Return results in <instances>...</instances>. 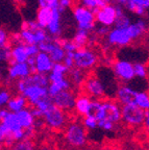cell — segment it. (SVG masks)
I'll return each mask as SVG.
<instances>
[{
	"mask_svg": "<svg viewBox=\"0 0 149 150\" xmlns=\"http://www.w3.org/2000/svg\"><path fill=\"white\" fill-rule=\"evenodd\" d=\"M107 38V43L111 46H116V47H125L128 46L133 41H131V37L127 33L126 28H113L110 29L109 33L106 35Z\"/></svg>",
	"mask_w": 149,
	"mask_h": 150,
	"instance_id": "12",
	"label": "cell"
},
{
	"mask_svg": "<svg viewBox=\"0 0 149 150\" xmlns=\"http://www.w3.org/2000/svg\"><path fill=\"white\" fill-rule=\"evenodd\" d=\"M145 112L136 104H125L121 106V120L128 126H141L144 122Z\"/></svg>",
	"mask_w": 149,
	"mask_h": 150,
	"instance_id": "5",
	"label": "cell"
},
{
	"mask_svg": "<svg viewBox=\"0 0 149 150\" xmlns=\"http://www.w3.org/2000/svg\"><path fill=\"white\" fill-rule=\"evenodd\" d=\"M94 29H95V33L98 35H102V37H104V35H106L107 33H109V31H110V27H107V26H103V25H99L98 27H94Z\"/></svg>",
	"mask_w": 149,
	"mask_h": 150,
	"instance_id": "40",
	"label": "cell"
},
{
	"mask_svg": "<svg viewBox=\"0 0 149 150\" xmlns=\"http://www.w3.org/2000/svg\"><path fill=\"white\" fill-rule=\"evenodd\" d=\"M11 57L12 62L14 63H26L27 59H29L26 50V44L20 42L16 43L15 45H11Z\"/></svg>",
	"mask_w": 149,
	"mask_h": 150,
	"instance_id": "16",
	"label": "cell"
},
{
	"mask_svg": "<svg viewBox=\"0 0 149 150\" xmlns=\"http://www.w3.org/2000/svg\"><path fill=\"white\" fill-rule=\"evenodd\" d=\"M113 70L117 77L124 82L135 78V72H133V63L125 59H117L113 64Z\"/></svg>",
	"mask_w": 149,
	"mask_h": 150,
	"instance_id": "11",
	"label": "cell"
},
{
	"mask_svg": "<svg viewBox=\"0 0 149 150\" xmlns=\"http://www.w3.org/2000/svg\"><path fill=\"white\" fill-rule=\"evenodd\" d=\"M43 121L48 127L54 130H62L68 124L67 112L52 103L43 114Z\"/></svg>",
	"mask_w": 149,
	"mask_h": 150,
	"instance_id": "3",
	"label": "cell"
},
{
	"mask_svg": "<svg viewBox=\"0 0 149 150\" xmlns=\"http://www.w3.org/2000/svg\"><path fill=\"white\" fill-rule=\"evenodd\" d=\"M100 108H101V99H95V100H91L90 105L87 110L86 116L89 117H93L96 120L99 119V115H100Z\"/></svg>",
	"mask_w": 149,
	"mask_h": 150,
	"instance_id": "29",
	"label": "cell"
},
{
	"mask_svg": "<svg viewBox=\"0 0 149 150\" xmlns=\"http://www.w3.org/2000/svg\"><path fill=\"white\" fill-rule=\"evenodd\" d=\"M6 44H9V35L4 28L0 26V47L5 46Z\"/></svg>",
	"mask_w": 149,
	"mask_h": 150,
	"instance_id": "39",
	"label": "cell"
},
{
	"mask_svg": "<svg viewBox=\"0 0 149 150\" xmlns=\"http://www.w3.org/2000/svg\"><path fill=\"white\" fill-rule=\"evenodd\" d=\"M105 150H126V149H124V148L120 147V146L113 145V146H110V147H107Z\"/></svg>",
	"mask_w": 149,
	"mask_h": 150,
	"instance_id": "44",
	"label": "cell"
},
{
	"mask_svg": "<svg viewBox=\"0 0 149 150\" xmlns=\"http://www.w3.org/2000/svg\"><path fill=\"white\" fill-rule=\"evenodd\" d=\"M74 67L82 71L91 70L99 62V56L94 50L90 48H79L73 53Z\"/></svg>",
	"mask_w": 149,
	"mask_h": 150,
	"instance_id": "4",
	"label": "cell"
},
{
	"mask_svg": "<svg viewBox=\"0 0 149 150\" xmlns=\"http://www.w3.org/2000/svg\"><path fill=\"white\" fill-rule=\"evenodd\" d=\"M75 98L76 96L71 90H63L55 94L54 96H52L51 100L54 105L67 112L74 110Z\"/></svg>",
	"mask_w": 149,
	"mask_h": 150,
	"instance_id": "10",
	"label": "cell"
},
{
	"mask_svg": "<svg viewBox=\"0 0 149 150\" xmlns=\"http://www.w3.org/2000/svg\"><path fill=\"white\" fill-rule=\"evenodd\" d=\"M91 102V98L89 96H87L86 94H80L78 96H76L75 98V103H74V110L75 112L80 116H86L88 108L90 105Z\"/></svg>",
	"mask_w": 149,
	"mask_h": 150,
	"instance_id": "22",
	"label": "cell"
},
{
	"mask_svg": "<svg viewBox=\"0 0 149 150\" xmlns=\"http://www.w3.org/2000/svg\"><path fill=\"white\" fill-rule=\"evenodd\" d=\"M0 78H1V71H0Z\"/></svg>",
	"mask_w": 149,
	"mask_h": 150,
	"instance_id": "47",
	"label": "cell"
},
{
	"mask_svg": "<svg viewBox=\"0 0 149 150\" xmlns=\"http://www.w3.org/2000/svg\"><path fill=\"white\" fill-rule=\"evenodd\" d=\"M94 14H95L96 22H98L100 25L111 27V26L114 25L117 18L116 5H113L112 3L105 4L104 6L96 9Z\"/></svg>",
	"mask_w": 149,
	"mask_h": 150,
	"instance_id": "9",
	"label": "cell"
},
{
	"mask_svg": "<svg viewBox=\"0 0 149 150\" xmlns=\"http://www.w3.org/2000/svg\"><path fill=\"white\" fill-rule=\"evenodd\" d=\"M73 53L74 52H66L65 57H64L63 64L68 69H71L74 67V61H73Z\"/></svg>",
	"mask_w": 149,
	"mask_h": 150,
	"instance_id": "38",
	"label": "cell"
},
{
	"mask_svg": "<svg viewBox=\"0 0 149 150\" xmlns=\"http://www.w3.org/2000/svg\"><path fill=\"white\" fill-rule=\"evenodd\" d=\"M0 122H2L12 134L22 128V127L20 126V123H19V120L16 115V112H9V110L6 114V116L4 117V119Z\"/></svg>",
	"mask_w": 149,
	"mask_h": 150,
	"instance_id": "26",
	"label": "cell"
},
{
	"mask_svg": "<svg viewBox=\"0 0 149 150\" xmlns=\"http://www.w3.org/2000/svg\"><path fill=\"white\" fill-rule=\"evenodd\" d=\"M137 90L133 88L126 86V84H121L119 86L118 90L116 92L117 102L125 105V104H135V97L137 94Z\"/></svg>",
	"mask_w": 149,
	"mask_h": 150,
	"instance_id": "13",
	"label": "cell"
},
{
	"mask_svg": "<svg viewBox=\"0 0 149 150\" xmlns=\"http://www.w3.org/2000/svg\"><path fill=\"white\" fill-rule=\"evenodd\" d=\"M135 104L138 108L147 110L149 108V96L147 92H137L135 97Z\"/></svg>",
	"mask_w": 149,
	"mask_h": 150,
	"instance_id": "28",
	"label": "cell"
},
{
	"mask_svg": "<svg viewBox=\"0 0 149 150\" xmlns=\"http://www.w3.org/2000/svg\"><path fill=\"white\" fill-rule=\"evenodd\" d=\"M101 119L112 122L113 124L119 123L121 121V106L120 104L116 100H111V99L101 101L100 115H99L98 120Z\"/></svg>",
	"mask_w": 149,
	"mask_h": 150,
	"instance_id": "8",
	"label": "cell"
},
{
	"mask_svg": "<svg viewBox=\"0 0 149 150\" xmlns=\"http://www.w3.org/2000/svg\"><path fill=\"white\" fill-rule=\"evenodd\" d=\"M97 126L105 131H112L115 129L116 124H113L112 122L106 121V120H104V119H101V120H98L97 121Z\"/></svg>",
	"mask_w": 149,
	"mask_h": 150,
	"instance_id": "36",
	"label": "cell"
},
{
	"mask_svg": "<svg viewBox=\"0 0 149 150\" xmlns=\"http://www.w3.org/2000/svg\"><path fill=\"white\" fill-rule=\"evenodd\" d=\"M123 6L138 16H144L145 12L147 11L143 0H125Z\"/></svg>",
	"mask_w": 149,
	"mask_h": 150,
	"instance_id": "24",
	"label": "cell"
},
{
	"mask_svg": "<svg viewBox=\"0 0 149 150\" xmlns=\"http://www.w3.org/2000/svg\"><path fill=\"white\" fill-rule=\"evenodd\" d=\"M73 15L79 29H84L89 33L94 30V27L96 26V20L93 11L82 5H76L73 8Z\"/></svg>",
	"mask_w": 149,
	"mask_h": 150,
	"instance_id": "6",
	"label": "cell"
},
{
	"mask_svg": "<svg viewBox=\"0 0 149 150\" xmlns=\"http://www.w3.org/2000/svg\"><path fill=\"white\" fill-rule=\"evenodd\" d=\"M69 75V81H70L71 84H74L76 87H82V82L84 81V78H86L87 75L84 74V72L80 69H77L75 67L69 69L67 73Z\"/></svg>",
	"mask_w": 149,
	"mask_h": 150,
	"instance_id": "25",
	"label": "cell"
},
{
	"mask_svg": "<svg viewBox=\"0 0 149 150\" xmlns=\"http://www.w3.org/2000/svg\"><path fill=\"white\" fill-rule=\"evenodd\" d=\"M27 104L28 102L25 97L23 95H21V94H19V95H16L15 97H11L6 106H7V110H9V112H18L19 110L26 108Z\"/></svg>",
	"mask_w": 149,
	"mask_h": 150,
	"instance_id": "21",
	"label": "cell"
},
{
	"mask_svg": "<svg viewBox=\"0 0 149 150\" xmlns=\"http://www.w3.org/2000/svg\"><path fill=\"white\" fill-rule=\"evenodd\" d=\"M47 30L49 35L54 38H57L61 35L62 31V24H61V13L58 12L57 8H52V17L51 20L47 26Z\"/></svg>",
	"mask_w": 149,
	"mask_h": 150,
	"instance_id": "18",
	"label": "cell"
},
{
	"mask_svg": "<svg viewBox=\"0 0 149 150\" xmlns=\"http://www.w3.org/2000/svg\"><path fill=\"white\" fill-rule=\"evenodd\" d=\"M143 1H144L145 7H146V8L148 9V7H149V0H143Z\"/></svg>",
	"mask_w": 149,
	"mask_h": 150,
	"instance_id": "46",
	"label": "cell"
},
{
	"mask_svg": "<svg viewBox=\"0 0 149 150\" xmlns=\"http://www.w3.org/2000/svg\"><path fill=\"white\" fill-rule=\"evenodd\" d=\"M52 104V100H51V97L49 96V95H47V96L43 97V98H41L39 101H37V102L33 104L31 108H38V110H40L41 112L44 114V112L47 110V108H49V106Z\"/></svg>",
	"mask_w": 149,
	"mask_h": 150,
	"instance_id": "33",
	"label": "cell"
},
{
	"mask_svg": "<svg viewBox=\"0 0 149 150\" xmlns=\"http://www.w3.org/2000/svg\"><path fill=\"white\" fill-rule=\"evenodd\" d=\"M17 117H18L19 123L20 126L23 129H31L35 128L33 127V123H35V117L31 114V110L28 108H23V110H19L18 112H16Z\"/></svg>",
	"mask_w": 149,
	"mask_h": 150,
	"instance_id": "19",
	"label": "cell"
},
{
	"mask_svg": "<svg viewBox=\"0 0 149 150\" xmlns=\"http://www.w3.org/2000/svg\"><path fill=\"white\" fill-rule=\"evenodd\" d=\"M53 62L50 59V56L45 52L40 51L35 56V71L37 73L47 74L51 71L53 67Z\"/></svg>",
	"mask_w": 149,
	"mask_h": 150,
	"instance_id": "15",
	"label": "cell"
},
{
	"mask_svg": "<svg viewBox=\"0 0 149 150\" xmlns=\"http://www.w3.org/2000/svg\"><path fill=\"white\" fill-rule=\"evenodd\" d=\"M82 88L84 90V94L90 98L101 99L105 95V89L102 81L96 76L95 74L87 75L84 81L82 82Z\"/></svg>",
	"mask_w": 149,
	"mask_h": 150,
	"instance_id": "7",
	"label": "cell"
},
{
	"mask_svg": "<svg viewBox=\"0 0 149 150\" xmlns=\"http://www.w3.org/2000/svg\"><path fill=\"white\" fill-rule=\"evenodd\" d=\"M11 97H12V95H11L9 91L5 89H0V108L6 105Z\"/></svg>",
	"mask_w": 149,
	"mask_h": 150,
	"instance_id": "37",
	"label": "cell"
},
{
	"mask_svg": "<svg viewBox=\"0 0 149 150\" xmlns=\"http://www.w3.org/2000/svg\"><path fill=\"white\" fill-rule=\"evenodd\" d=\"M31 74L33 73L27 63H11L9 68V77L11 79H21L27 77Z\"/></svg>",
	"mask_w": 149,
	"mask_h": 150,
	"instance_id": "14",
	"label": "cell"
},
{
	"mask_svg": "<svg viewBox=\"0 0 149 150\" xmlns=\"http://www.w3.org/2000/svg\"><path fill=\"white\" fill-rule=\"evenodd\" d=\"M71 41L76 46L77 49L84 48V47H86L88 45L89 41H90V33L78 28V30L76 31V33L74 35V37H73V39Z\"/></svg>",
	"mask_w": 149,
	"mask_h": 150,
	"instance_id": "27",
	"label": "cell"
},
{
	"mask_svg": "<svg viewBox=\"0 0 149 150\" xmlns=\"http://www.w3.org/2000/svg\"><path fill=\"white\" fill-rule=\"evenodd\" d=\"M52 17V8L50 7H40L37 12V24L42 28H46Z\"/></svg>",
	"mask_w": 149,
	"mask_h": 150,
	"instance_id": "23",
	"label": "cell"
},
{
	"mask_svg": "<svg viewBox=\"0 0 149 150\" xmlns=\"http://www.w3.org/2000/svg\"><path fill=\"white\" fill-rule=\"evenodd\" d=\"M87 129L82 122L74 121L68 123L65 127V139L66 142L74 148H79L86 145L87 143Z\"/></svg>",
	"mask_w": 149,
	"mask_h": 150,
	"instance_id": "2",
	"label": "cell"
},
{
	"mask_svg": "<svg viewBox=\"0 0 149 150\" xmlns=\"http://www.w3.org/2000/svg\"><path fill=\"white\" fill-rule=\"evenodd\" d=\"M39 6L40 7H49L47 0H39Z\"/></svg>",
	"mask_w": 149,
	"mask_h": 150,
	"instance_id": "45",
	"label": "cell"
},
{
	"mask_svg": "<svg viewBox=\"0 0 149 150\" xmlns=\"http://www.w3.org/2000/svg\"><path fill=\"white\" fill-rule=\"evenodd\" d=\"M69 69L64 65L63 63H54L51 71L49 72L48 79L49 82H55L64 79L66 77V74L68 73Z\"/></svg>",
	"mask_w": 149,
	"mask_h": 150,
	"instance_id": "20",
	"label": "cell"
},
{
	"mask_svg": "<svg viewBox=\"0 0 149 150\" xmlns=\"http://www.w3.org/2000/svg\"><path fill=\"white\" fill-rule=\"evenodd\" d=\"M143 124L145 125L146 128H148L149 126V112H148V110L145 112V118H144V122H143Z\"/></svg>",
	"mask_w": 149,
	"mask_h": 150,
	"instance_id": "42",
	"label": "cell"
},
{
	"mask_svg": "<svg viewBox=\"0 0 149 150\" xmlns=\"http://www.w3.org/2000/svg\"><path fill=\"white\" fill-rule=\"evenodd\" d=\"M82 125L84 126L86 129H90V130H94V129L98 128L97 126V120L93 117H89V116H84V119L82 121Z\"/></svg>",
	"mask_w": 149,
	"mask_h": 150,
	"instance_id": "35",
	"label": "cell"
},
{
	"mask_svg": "<svg viewBox=\"0 0 149 150\" xmlns=\"http://www.w3.org/2000/svg\"><path fill=\"white\" fill-rule=\"evenodd\" d=\"M80 2H82V6L91 9L93 12H95L96 9L100 8V7L104 6L106 4L104 0H80Z\"/></svg>",
	"mask_w": 149,
	"mask_h": 150,
	"instance_id": "32",
	"label": "cell"
},
{
	"mask_svg": "<svg viewBox=\"0 0 149 150\" xmlns=\"http://www.w3.org/2000/svg\"><path fill=\"white\" fill-rule=\"evenodd\" d=\"M127 33L131 41H137L143 37L147 31V24L144 20H138L135 23H131L126 27Z\"/></svg>",
	"mask_w": 149,
	"mask_h": 150,
	"instance_id": "17",
	"label": "cell"
},
{
	"mask_svg": "<svg viewBox=\"0 0 149 150\" xmlns=\"http://www.w3.org/2000/svg\"><path fill=\"white\" fill-rule=\"evenodd\" d=\"M9 112L7 110H4V108H0V121H2L4 119V117L6 116V114Z\"/></svg>",
	"mask_w": 149,
	"mask_h": 150,
	"instance_id": "43",
	"label": "cell"
},
{
	"mask_svg": "<svg viewBox=\"0 0 149 150\" xmlns=\"http://www.w3.org/2000/svg\"><path fill=\"white\" fill-rule=\"evenodd\" d=\"M19 38L24 44L39 45L40 43L45 42L49 35L44 28L40 27L35 21H24Z\"/></svg>",
	"mask_w": 149,
	"mask_h": 150,
	"instance_id": "1",
	"label": "cell"
},
{
	"mask_svg": "<svg viewBox=\"0 0 149 150\" xmlns=\"http://www.w3.org/2000/svg\"><path fill=\"white\" fill-rule=\"evenodd\" d=\"M9 148V150H35V143L31 139H24L14 143Z\"/></svg>",
	"mask_w": 149,
	"mask_h": 150,
	"instance_id": "30",
	"label": "cell"
},
{
	"mask_svg": "<svg viewBox=\"0 0 149 150\" xmlns=\"http://www.w3.org/2000/svg\"><path fill=\"white\" fill-rule=\"evenodd\" d=\"M11 44H6L5 46L0 47V62H9L11 63Z\"/></svg>",
	"mask_w": 149,
	"mask_h": 150,
	"instance_id": "34",
	"label": "cell"
},
{
	"mask_svg": "<svg viewBox=\"0 0 149 150\" xmlns=\"http://www.w3.org/2000/svg\"><path fill=\"white\" fill-rule=\"evenodd\" d=\"M133 72H135V77L140 78V79H146L148 75V68L144 63H137L133 64Z\"/></svg>",
	"mask_w": 149,
	"mask_h": 150,
	"instance_id": "31",
	"label": "cell"
},
{
	"mask_svg": "<svg viewBox=\"0 0 149 150\" xmlns=\"http://www.w3.org/2000/svg\"><path fill=\"white\" fill-rule=\"evenodd\" d=\"M48 6L50 8H57L58 6V0H47Z\"/></svg>",
	"mask_w": 149,
	"mask_h": 150,
	"instance_id": "41",
	"label": "cell"
}]
</instances>
